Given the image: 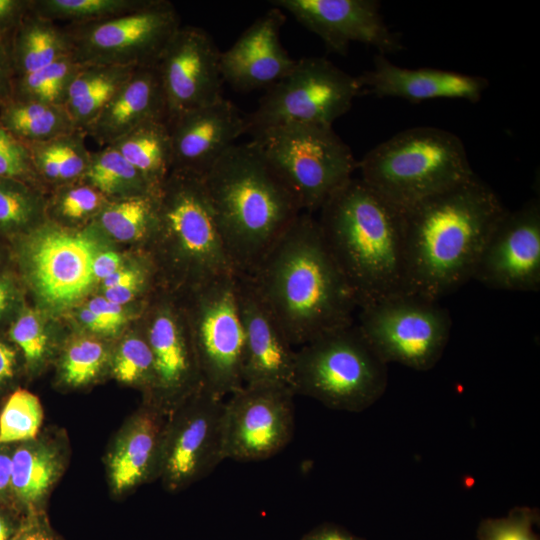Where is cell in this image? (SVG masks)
<instances>
[{"label":"cell","mask_w":540,"mask_h":540,"mask_svg":"<svg viewBox=\"0 0 540 540\" xmlns=\"http://www.w3.org/2000/svg\"><path fill=\"white\" fill-rule=\"evenodd\" d=\"M247 276L292 346L353 324L357 304L312 214L300 213Z\"/></svg>","instance_id":"cell-1"},{"label":"cell","mask_w":540,"mask_h":540,"mask_svg":"<svg viewBox=\"0 0 540 540\" xmlns=\"http://www.w3.org/2000/svg\"><path fill=\"white\" fill-rule=\"evenodd\" d=\"M506 211L476 176L404 210L408 293L438 301L473 279Z\"/></svg>","instance_id":"cell-2"},{"label":"cell","mask_w":540,"mask_h":540,"mask_svg":"<svg viewBox=\"0 0 540 540\" xmlns=\"http://www.w3.org/2000/svg\"><path fill=\"white\" fill-rule=\"evenodd\" d=\"M319 211L322 239L358 308L408 293L403 210L352 177Z\"/></svg>","instance_id":"cell-3"},{"label":"cell","mask_w":540,"mask_h":540,"mask_svg":"<svg viewBox=\"0 0 540 540\" xmlns=\"http://www.w3.org/2000/svg\"><path fill=\"white\" fill-rule=\"evenodd\" d=\"M202 178L234 272L251 275L303 212L295 195L252 140L230 147Z\"/></svg>","instance_id":"cell-4"},{"label":"cell","mask_w":540,"mask_h":540,"mask_svg":"<svg viewBox=\"0 0 540 540\" xmlns=\"http://www.w3.org/2000/svg\"><path fill=\"white\" fill-rule=\"evenodd\" d=\"M357 168L362 181L403 211L475 176L460 138L429 126L395 134Z\"/></svg>","instance_id":"cell-5"},{"label":"cell","mask_w":540,"mask_h":540,"mask_svg":"<svg viewBox=\"0 0 540 540\" xmlns=\"http://www.w3.org/2000/svg\"><path fill=\"white\" fill-rule=\"evenodd\" d=\"M387 364L357 325L326 333L295 350L291 389L330 409L361 412L385 393Z\"/></svg>","instance_id":"cell-6"},{"label":"cell","mask_w":540,"mask_h":540,"mask_svg":"<svg viewBox=\"0 0 540 540\" xmlns=\"http://www.w3.org/2000/svg\"><path fill=\"white\" fill-rule=\"evenodd\" d=\"M159 240L171 272L188 292L236 274L218 232L200 175L172 170L159 192Z\"/></svg>","instance_id":"cell-7"},{"label":"cell","mask_w":540,"mask_h":540,"mask_svg":"<svg viewBox=\"0 0 540 540\" xmlns=\"http://www.w3.org/2000/svg\"><path fill=\"white\" fill-rule=\"evenodd\" d=\"M252 141L309 214L320 210L358 165L332 126L287 123L252 134Z\"/></svg>","instance_id":"cell-8"},{"label":"cell","mask_w":540,"mask_h":540,"mask_svg":"<svg viewBox=\"0 0 540 540\" xmlns=\"http://www.w3.org/2000/svg\"><path fill=\"white\" fill-rule=\"evenodd\" d=\"M449 312L437 301L406 293L360 308V332L387 365L418 371L441 359L451 331Z\"/></svg>","instance_id":"cell-9"},{"label":"cell","mask_w":540,"mask_h":540,"mask_svg":"<svg viewBox=\"0 0 540 540\" xmlns=\"http://www.w3.org/2000/svg\"><path fill=\"white\" fill-rule=\"evenodd\" d=\"M361 92L358 76L323 57L301 58L287 75L266 89L257 109L246 117L247 133L287 123L332 126Z\"/></svg>","instance_id":"cell-10"},{"label":"cell","mask_w":540,"mask_h":540,"mask_svg":"<svg viewBox=\"0 0 540 540\" xmlns=\"http://www.w3.org/2000/svg\"><path fill=\"white\" fill-rule=\"evenodd\" d=\"M203 387L225 397L243 383V327L236 274L225 275L189 291L185 310Z\"/></svg>","instance_id":"cell-11"},{"label":"cell","mask_w":540,"mask_h":540,"mask_svg":"<svg viewBox=\"0 0 540 540\" xmlns=\"http://www.w3.org/2000/svg\"><path fill=\"white\" fill-rule=\"evenodd\" d=\"M180 26L170 1L153 0L121 16L64 28L78 64L139 67L155 65Z\"/></svg>","instance_id":"cell-12"},{"label":"cell","mask_w":540,"mask_h":540,"mask_svg":"<svg viewBox=\"0 0 540 540\" xmlns=\"http://www.w3.org/2000/svg\"><path fill=\"white\" fill-rule=\"evenodd\" d=\"M23 244L28 279L48 307L61 310L75 304L96 281L93 262L98 248L88 231L45 222L29 230Z\"/></svg>","instance_id":"cell-13"},{"label":"cell","mask_w":540,"mask_h":540,"mask_svg":"<svg viewBox=\"0 0 540 540\" xmlns=\"http://www.w3.org/2000/svg\"><path fill=\"white\" fill-rule=\"evenodd\" d=\"M177 407L160 451L159 473L171 490L203 478L226 459L224 397L202 387Z\"/></svg>","instance_id":"cell-14"},{"label":"cell","mask_w":540,"mask_h":540,"mask_svg":"<svg viewBox=\"0 0 540 540\" xmlns=\"http://www.w3.org/2000/svg\"><path fill=\"white\" fill-rule=\"evenodd\" d=\"M225 401V457L261 461L281 452L295 429L294 392L280 384H244Z\"/></svg>","instance_id":"cell-15"},{"label":"cell","mask_w":540,"mask_h":540,"mask_svg":"<svg viewBox=\"0 0 540 540\" xmlns=\"http://www.w3.org/2000/svg\"><path fill=\"white\" fill-rule=\"evenodd\" d=\"M220 55L216 44L203 29L194 26L178 28L156 63L168 122L222 98Z\"/></svg>","instance_id":"cell-16"},{"label":"cell","mask_w":540,"mask_h":540,"mask_svg":"<svg viewBox=\"0 0 540 540\" xmlns=\"http://www.w3.org/2000/svg\"><path fill=\"white\" fill-rule=\"evenodd\" d=\"M473 279L498 290L540 289V202L532 199L502 216L477 263Z\"/></svg>","instance_id":"cell-17"},{"label":"cell","mask_w":540,"mask_h":540,"mask_svg":"<svg viewBox=\"0 0 540 540\" xmlns=\"http://www.w3.org/2000/svg\"><path fill=\"white\" fill-rule=\"evenodd\" d=\"M271 4L290 13L335 53L344 55L351 42L371 45L383 55L401 49L399 37L385 24L377 1L274 0Z\"/></svg>","instance_id":"cell-18"},{"label":"cell","mask_w":540,"mask_h":540,"mask_svg":"<svg viewBox=\"0 0 540 540\" xmlns=\"http://www.w3.org/2000/svg\"><path fill=\"white\" fill-rule=\"evenodd\" d=\"M243 327V383L291 385L295 350L247 275L236 274Z\"/></svg>","instance_id":"cell-19"},{"label":"cell","mask_w":540,"mask_h":540,"mask_svg":"<svg viewBox=\"0 0 540 540\" xmlns=\"http://www.w3.org/2000/svg\"><path fill=\"white\" fill-rule=\"evenodd\" d=\"M172 170L204 176L247 133L246 116L229 100L185 112L168 122Z\"/></svg>","instance_id":"cell-20"},{"label":"cell","mask_w":540,"mask_h":540,"mask_svg":"<svg viewBox=\"0 0 540 540\" xmlns=\"http://www.w3.org/2000/svg\"><path fill=\"white\" fill-rule=\"evenodd\" d=\"M153 356L154 387L168 407H177L203 387L185 312L170 302L156 307L146 330Z\"/></svg>","instance_id":"cell-21"},{"label":"cell","mask_w":540,"mask_h":540,"mask_svg":"<svg viewBox=\"0 0 540 540\" xmlns=\"http://www.w3.org/2000/svg\"><path fill=\"white\" fill-rule=\"evenodd\" d=\"M283 11L272 7L256 19L220 55L223 81L234 89L249 92L269 88L287 75L296 63L282 46Z\"/></svg>","instance_id":"cell-22"},{"label":"cell","mask_w":540,"mask_h":540,"mask_svg":"<svg viewBox=\"0 0 540 540\" xmlns=\"http://www.w3.org/2000/svg\"><path fill=\"white\" fill-rule=\"evenodd\" d=\"M358 78L362 91L367 88L378 97H397L411 102L438 98L476 102L489 85L488 80L480 76L427 67H400L383 54H377L373 68Z\"/></svg>","instance_id":"cell-23"},{"label":"cell","mask_w":540,"mask_h":540,"mask_svg":"<svg viewBox=\"0 0 540 540\" xmlns=\"http://www.w3.org/2000/svg\"><path fill=\"white\" fill-rule=\"evenodd\" d=\"M155 120L168 121L156 64L137 67L84 133L104 147Z\"/></svg>","instance_id":"cell-24"},{"label":"cell","mask_w":540,"mask_h":540,"mask_svg":"<svg viewBox=\"0 0 540 540\" xmlns=\"http://www.w3.org/2000/svg\"><path fill=\"white\" fill-rule=\"evenodd\" d=\"M159 408L145 410L133 418L118 438L109 460L115 492L127 491L160 467L163 428Z\"/></svg>","instance_id":"cell-25"},{"label":"cell","mask_w":540,"mask_h":540,"mask_svg":"<svg viewBox=\"0 0 540 540\" xmlns=\"http://www.w3.org/2000/svg\"><path fill=\"white\" fill-rule=\"evenodd\" d=\"M6 45L14 77L34 72L71 55L64 26L39 16L31 7Z\"/></svg>","instance_id":"cell-26"},{"label":"cell","mask_w":540,"mask_h":540,"mask_svg":"<svg viewBox=\"0 0 540 540\" xmlns=\"http://www.w3.org/2000/svg\"><path fill=\"white\" fill-rule=\"evenodd\" d=\"M136 68L80 65L68 87L64 102L74 127L85 132Z\"/></svg>","instance_id":"cell-27"},{"label":"cell","mask_w":540,"mask_h":540,"mask_svg":"<svg viewBox=\"0 0 540 540\" xmlns=\"http://www.w3.org/2000/svg\"><path fill=\"white\" fill-rule=\"evenodd\" d=\"M85 137L84 132L75 130L44 142L26 144L39 180L58 187L81 180L91 157Z\"/></svg>","instance_id":"cell-28"},{"label":"cell","mask_w":540,"mask_h":540,"mask_svg":"<svg viewBox=\"0 0 540 540\" xmlns=\"http://www.w3.org/2000/svg\"><path fill=\"white\" fill-rule=\"evenodd\" d=\"M110 145L158 187L172 171V143L166 120L144 123Z\"/></svg>","instance_id":"cell-29"},{"label":"cell","mask_w":540,"mask_h":540,"mask_svg":"<svg viewBox=\"0 0 540 540\" xmlns=\"http://www.w3.org/2000/svg\"><path fill=\"white\" fill-rule=\"evenodd\" d=\"M0 124L25 145L77 130L63 106L12 97L0 106Z\"/></svg>","instance_id":"cell-30"},{"label":"cell","mask_w":540,"mask_h":540,"mask_svg":"<svg viewBox=\"0 0 540 540\" xmlns=\"http://www.w3.org/2000/svg\"><path fill=\"white\" fill-rule=\"evenodd\" d=\"M82 180L110 201L155 195L161 188L150 182L111 145L91 152Z\"/></svg>","instance_id":"cell-31"},{"label":"cell","mask_w":540,"mask_h":540,"mask_svg":"<svg viewBox=\"0 0 540 540\" xmlns=\"http://www.w3.org/2000/svg\"><path fill=\"white\" fill-rule=\"evenodd\" d=\"M59 468L52 446L28 441L12 453L11 490L22 504L36 505L56 480Z\"/></svg>","instance_id":"cell-32"},{"label":"cell","mask_w":540,"mask_h":540,"mask_svg":"<svg viewBox=\"0 0 540 540\" xmlns=\"http://www.w3.org/2000/svg\"><path fill=\"white\" fill-rule=\"evenodd\" d=\"M159 222V193L109 201L95 218V225L121 242L153 237Z\"/></svg>","instance_id":"cell-33"},{"label":"cell","mask_w":540,"mask_h":540,"mask_svg":"<svg viewBox=\"0 0 540 540\" xmlns=\"http://www.w3.org/2000/svg\"><path fill=\"white\" fill-rule=\"evenodd\" d=\"M153 0H31L33 12L52 22L84 24L121 16L148 6Z\"/></svg>","instance_id":"cell-34"},{"label":"cell","mask_w":540,"mask_h":540,"mask_svg":"<svg viewBox=\"0 0 540 540\" xmlns=\"http://www.w3.org/2000/svg\"><path fill=\"white\" fill-rule=\"evenodd\" d=\"M79 64L71 55L13 79L12 98L63 106Z\"/></svg>","instance_id":"cell-35"},{"label":"cell","mask_w":540,"mask_h":540,"mask_svg":"<svg viewBox=\"0 0 540 540\" xmlns=\"http://www.w3.org/2000/svg\"><path fill=\"white\" fill-rule=\"evenodd\" d=\"M43 202L35 187L0 177V232L29 230L45 223L39 222Z\"/></svg>","instance_id":"cell-36"},{"label":"cell","mask_w":540,"mask_h":540,"mask_svg":"<svg viewBox=\"0 0 540 540\" xmlns=\"http://www.w3.org/2000/svg\"><path fill=\"white\" fill-rule=\"evenodd\" d=\"M42 421L43 409L38 397L24 389L16 390L0 414V446L34 440Z\"/></svg>","instance_id":"cell-37"},{"label":"cell","mask_w":540,"mask_h":540,"mask_svg":"<svg viewBox=\"0 0 540 540\" xmlns=\"http://www.w3.org/2000/svg\"><path fill=\"white\" fill-rule=\"evenodd\" d=\"M59 188L53 201V212L66 222L79 223L96 218L110 201L82 179Z\"/></svg>","instance_id":"cell-38"},{"label":"cell","mask_w":540,"mask_h":540,"mask_svg":"<svg viewBox=\"0 0 540 540\" xmlns=\"http://www.w3.org/2000/svg\"><path fill=\"white\" fill-rule=\"evenodd\" d=\"M106 361L104 346L97 340L80 338L66 349L62 360V376L72 386H81L93 380Z\"/></svg>","instance_id":"cell-39"},{"label":"cell","mask_w":540,"mask_h":540,"mask_svg":"<svg viewBox=\"0 0 540 540\" xmlns=\"http://www.w3.org/2000/svg\"><path fill=\"white\" fill-rule=\"evenodd\" d=\"M536 508L517 506L505 517L483 519L477 528V540H539L534 526L539 523Z\"/></svg>","instance_id":"cell-40"},{"label":"cell","mask_w":540,"mask_h":540,"mask_svg":"<svg viewBox=\"0 0 540 540\" xmlns=\"http://www.w3.org/2000/svg\"><path fill=\"white\" fill-rule=\"evenodd\" d=\"M112 370L121 382H148L154 386L153 356L146 337H127L115 354Z\"/></svg>","instance_id":"cell-41"},{"label":"cell","mask_w":540,"mask_h":540,"mask_svg":"<svg viewBox=\"0 0 540 540\" xmlns=\"http://www.w3.org/2000/svg\"><path fill=\"white\" fill-rule=\"evenodd\" d=\"M9 336L21 349L29 365L38 364L46 354L48 338L37 312L23 311L13 322Z\"/></svg>","instance_id":"cell-42"},{"label":"cell","mask_w":540,"mask_h":540,"mask_svg":"<svg viewBox=\"0 0 540 540\" xmlns=\"http://www.w3.org/2000/svg\"><path fill=\"white\" fill-rule=\"evenodd\" d=\"M0 177L33 187L41 182L34 171L27 146L0 124Z\"/></svg>","instance_id":"cell-43"},{"label":"cell","mask_w":540,"mask_h":540,"mask_svg":"<svg viewBox=\"0 0 540 540\" xmlns=\"http://www.w3.org/2000/svg\"><path fill=\"white\" fill-rule=\"evenodd\" d=\"M29 10L30 0H0V40L7 43Z\"/></svg>","instance_id":"cell-44"},{"label":"cell","mask_w":540,"mask_h":540,"mask_svg":"<svg viewBox=\"0 0 540 540\" xmlns=\"http://www.w3.org/2000/svg\"><path fill=\"white\" fill-rule=\"evenodd\" d=\"M86 307L109 325L115 333L124 324L125 320H127L123 306L107 300L104 296L94 297Z\"/></svg>","instance_id":"cell-45"},{"label":"cell","mask_w":540,"mask_h":540,"mask_svg":"<svg viewBox=\"0 0 540 540\" xmlns=\"http://www.w3.org/2000/svg\"><path fill=\"white\" fill-rule=\"evenodd\" d=\"M300 540H365L346 528L331 522L322 523L302 536Z\"/></svg>","instance_id":"cell-46"},{"label":"cell","mask_w":540,"mask_h":540,"mask_svg":"<svg viewBox=\"0 0 540 540\" xmlns=\"http://www.w3.org/2000/svg\"><path fill=\"white\" fill-rule=\"evenodd\" d=\"M12 540H59L45 521L32 518L18 527Z\"/></svg>","instance_id":"cell-47"},{"label":"cell","mask_w":540,"mask_h":540,"mask_svg":"<svg viewBox=\"0 0 540 540\" xmlns=\"http://www.w3.org/2000/svg\"><path fill=\"white\" fill-rule=\"evenodd\" d=\"M14 71L10 61L7 45L0 40V106L12 96Z\"/></svg>","instance_id":"cell-48"},{"label":"cell","mask_w":540,"mask_h":540,"mask_svg":"<svg viewBox=\"0 0 540 540\" xmlns=\"http://www.w3.org/2000/svg\"><path fill=\"white\" fill-rule=\"evenodd\" d=\"M121 258L114 251L98 252L93 262L95 279L104 280L120 269Z\"/></svg>","instance_id":"cell-49"},{"label":"cell","mask_w":540,"mask_h":540,"mask_svg":"<svg viewBox=\"0 0 540 540\" xmlns=\"http://www.w3.org/2000/svg\"><path fill=\"white\" fill-rule=\"evenodd\" d=\"M145 287L146 285L141 283L118 285L104 289V297L115 304L123 306L138 296Z\"/></svg>","instance_id":"cell-50"},{"label":"cell","mask_w":540,"mask_h":540,"mask_svg":"<svg viewBox=\"0 0 540 540\" xmlns=\"http://www.w3.org/2000/svg\"><path fill=\"white\" fill-rule=\"evenodd\" d=\"M15 366V351L10 346L0 341V385L13 377Z\"/></svg>","instance_id":"cell-51"},{"label":"cell","mask_w":540,"mask_h":540,"mask_svg":"<svg viewBox=\"0 0 540 540\" xmlns=\"http://www.w3.org/2000/svg\"><path fill=\"white\" fill-rule=\"evenodd\" d=\"M12 454L0 446V498L11 489Z\"/></svg>","instance_id":"cell-52"},{"label":"cell","mask_w":540,"mask_h":540,"mask_svg":"<svg viewBox=\"0 0 540 540\" xmlns=\"http://www.w3.org/2000/svg\"><path fill=\"white\" fill-rule=\"evenodd\" d=\"M79 319L91 331L100 334H115V331L97 317L90 309L84 307L79 312Z\"/></svg>","instance_id":"cell-53"},{"label":"cell","mask_w":540,"mask_h":540,"mask_svg":"<svg viewBox=\"0 0 540 540\" xmlns=\"http://www.w3.org/2000/svg\"><path fill=\"white\" fill-rule=\"evenodd\" d=\"M15 297L13 284L6 278H0V314L5 312Z\"/></svg>","instance_id":"cell-54"},{"label":"cell","mask_w":540,"mask_h":540,"mask_svg":"<svg viewBox=\"0 0 540 540\" xmlns=\"http://www.w3.org/2000/svg\"><path fill=\"white\" fill-rule=\"evenodd\" d=\"M17 529L11 520L0 512V540H12Z\"/></svg>","instance_id":"cell-55"}]
</instances>
